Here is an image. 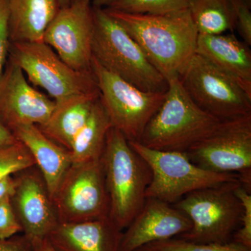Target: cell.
<instances>
[{
	"label": "cell",
	"instance_id": "cell-1",
	"mask_svg": "<svg viewBox=\"0 0 251 251\" xmlns=\"http://www.w3.org/2000/svg\"><path fill=\"white\" fill-rule=\"evenodd\" d=\"M105 10L134 39L149 62L167 80L179 77L196 53L199 33L188 8L163 15Z\"/></svg>",
	"mask_w": 251,
	"mask_h": 251
},
{
	"label": "cell",
	"instance_id": "cell-2",
	"mask_svg": "<svg viewBox=\"0 0 251 251\" xmlns=\"http://www.w3.org/2000/svg\"><path fill=\"white\" fill-rule=\"evenodd\" d=\"M101 161L110 204L109 217L123 231L145 204L152 173L121 132L113 127L107 135Z\"/></svg>",
	"mask_w": 251,
	"mask_h": 251
},
{
	"label": "cell",
	"instance_id": "cell-3",
	"mask_svg": "<svg viewBox=\"0 0 251 251\" xmlns=\"http://www.w3.org/2000/svg\"><path fill=\"white\" fill-rule=\"evenodd\" d=\"M167 81L164 100L145 127L139 143L159 151L185 153L221 121L193 101L178 77Z\"/></svg>",
	"mask_w": 251,
	"mask_h": 251
},
{
	"label": "cell",
	"instance_id": "cell-4",
	"mask_svg": "<svg viewBox=\"0 0 251 251\" xmlns=\"http://www.w3.org/2000/svg\"><path fill=\"white\" fill-rule=\"evenodd\" d=\"M92 11L94 59L104 69L140 90L166 92L168 81L149 62L143 50L121 25L103 8L92 6Z\"/></svg>",
	"mask_w": 251,
	"mask_h": 251
},
{
	"label": "cell",
	"instance_id": "cell-5",
	"mask_svg": "<svg viewBox=\"0 0 251 251\" xmlns=\"http://www.w3.org/2000/svg\"><path fill=\"white\" fill-rule=\"evenodd\" d=\"M241 182L239 179L193 191L173 204L192 223L191 229L177 238L201 244L232 242L243 212L235 193Z\"/></svg>",
	"mask_w": 251,
	"mask_h": 251
},
{
	"label": "cell",
	"instance_id": "cell-6",
	"mask_svg": "<svg viewBox=\"0 0 251 251\" xmlns=\"http://www.w3.org/2000/svg\"><path fill=\"white\" fill-rule=\"evenodd\" d=\"M135 152L148 163L152 173L146 198L174 204L188 193L240 179L234 173H214L190 161L185 153L164 151L128 142Z\"/></svg>",
	"mask_w": 251,
	"mask_h": 251
},
{
	"label": "cell",
	"instance_id": "cell-7",
	"mask_svg": "<svg viewBox=\"0 0 251 251\" xmlns=\"http://www.w3.org/2000/svg\"><path fill=\"white\" fill-rule=\"evenodd\" d=\"M9 58L34 85L45 90L56 103L99 92L93 72L75 70L44 41L11 43Z\"/></svg>",
	"mask_w": 251,
	"mask_h": 251
},
{
	"label": "cell",
	"instance_id": "cell-8",
	"mask_svg": "<svg viewBox=\"0 0 251 251\" xmlns=\"http://www.w3.org/2000/svg\"><path fill=\"white\" fill-rule=\"evenodd\" d=\"M193 102L220 121L251 114V95L234 79L195 53L178 77Z\"/></svg>",
	"mask_w": 251,
	"mask_h": 251
},
{
	"label": "cell",
	"instance_id": "cell-9",
	"mask_svg": "<svg viewBox=\"0 0 251 251\" xmlns=\"http://www.w3.org/2000/svg\"><path fill=\"white\" fill-rule=\"evenodd\" d=\"M185 154L203 169L239 175L243 186L251 191V114L220 122Z\"/></svg>",
	"mask_w": 251,
	"mask_h": 251
},
{
	"label": "cell",
	"instance_id": "cell-10",
	"mask_svg": "<svg viewBox=\"0 0 251 251\" xmlns=\"http://www.w3.org/2000/svg\"><path fill=\"white\" fill-rule=\"evenodd\" d=\"M92 71L112 127L128 142H140L145 127L164 100L166 92L140 90L104 69L93 56Z\"/></svg>",
	"mask_w": 251,
	"mask_h": 251
},
{
	"label": "cell",
	"instance_id": "cell-11",
	"mask_svg": "<svg viewBox=\"0 0 251 251\" xmlns=\"http://www.w3.org/2000/svg\"><path fill=\"white\" fill-rule=\"evenodd\" d=\"M52 201L59 223L109 216L110 204L101 159L72 164Z\"/></svg>",
	"mask_w": 251,
	"mask_h": 251
},
{
	"label": "cell",
	"instance_id": "cell-12",
	"mask_svg": "<svg viewBox=\"0 0 251 251\" xmlns=\"http://www.w3.org/2000/svg\"><path fill=\"white\" fill-rule=\"evenodd\" d=\"M94 29L92 3L74 0L67 7L59 9L43 41L72 69L92 72Z\"/></svg>",
	"mask_w": 251,
	"mask_h": 251
},
{
	"label": "cell",
	"instance_id": "cell-13",
	"mask_svg": "<svg viewBox=\"0 0 251 251\" xmlns=\"http://www.w3.org/2000/svg\"><path fill=\"white\" fill-rule=\"evenodd\" d=\"M11 202L23 235L34 247L49 238L59 221L44 177L36 166L16 173Z\"/></svg>",
	"mask_w": 251,
	"mask_h": 251
},
{
	"label": "cell",
	"instance_id": "cell-14",
	"mask_svg": "<svg viewBox=\"0 0 251 251\" xmlns=\"http://www.w3.org/2000/svg\"><path fill=\"white\" fill-rule=\"evenodd\" d=\"M56 102L36 90L28 82L24 72L8 59L0 78V120L10 130L24 125L45 123Z\"/></svg>",
	"mask_w": 251,
	"mask_h": 251
},
{
	"label": "cell",
	"instance_id": "cell-15",
	"mask_svg": "<svg viewBox=\"0 0 251 251\" xmlns=\"http://www.w3.org/2000/svg\"><path fill=\"white\" fill-rule=\"evenodd\" d=\"M191 227L189 218L173 204L148 198L122 233L120 251H133L151 243L179 237Z\"/></svg>",
	"mask_w": 251,
	"mask_h": 251
},
{
	"label": "cell",
	"instance_id": "cell-16",
	"mask_svg": "<svg viewBox=\"0 0 251 251\" xmlns=\"http://www.w3.org/2000/svg\"><path fill=\"white\" fill-rule=\"evenodd\" d=\"M123 231L109 216L76 223H59L49 241L57 251H120Z\"/></svg>",
	"mask_w": 251,
	"mask_h": 251
},
{
	"label": "cell",
	"instance_id": "cell-17",
	"mask_svg": "<svg viewBox=\"0 0 251 251\" xmlns=\"http://www.w3.org/2000/svg\"><path fill=\"white\" fill-rule=\"evenodd\" d=\"M196 53L226 73L251 95L250 46L233 33L198 34Z\"/></svg>",
	"mask_w": 251,
	"mask_h": 251
},
{
	"label": "cell",
	"instance_id": "cell-18",
	"mask_svg": "<svg viewBox=\"0 0 251 251\" xmlns=\"http://www.w3.org/2000/svg\"><path fill=\"white\" fill-rule=\"evenodd\" d=\"M11 132L34 158L52 199L72 165L70 151L48 138L36 125L21 126Z\"/></svg>",
	"mask_w": 251,
	"mask_h": 251
},
{
	"label": "cell",
	"instance_id": "cell-19",
	"mask_svg": "<svg viewBox=\"0 0 251 251\" xmlns=\"http://www.w3.org/2000/svg\"><path fill=\"white\" fill-rule=\"evenodd\" d=\"M10 42H40L58 12L57 0H6Z\"/></svg>",
	"mask_w": 251,
	"mask_h": 251
},
{
	"label": "cell",
	"instance_id": "cell-20",
	"mask_svg": "<svg viewBox=\"0 0 251 251\" xmlns=\"http://www.w3.org/2000/svg\"><path fill=\"white\" fill-rule=\"evenodd\" d=\"M100 93L79 95L56 103L49 120L37 126L51 140L70 151L73 141L88 120Z\"/></svg>",
	"mask_w": 251,
	"mask_h": 251
},
{
	"label": "cell",
	"instance_id": "cell-21",
	"mask_svg": "<svg viewBox=\"0 0 251 251\" xmlns=\"http://www.w3.org/2000/svg\"><path fill=\"white\" fill-rule=\"evenodd\" d=\"M111 122L100 100L94 104L88 120L73 141L70 150L72 164L101 159Z\"/></svg>",
	"mask_w": 251,
	"mask_h": 251
},
{
	"label": "cell",
	"instance_id": "cell-22",
	"mask_svg": "<svg viewBox=\"0 0 251 251\" xmlns=\"http://www.w3.org/2000/svg\"><path fill=\"white\" fill-rule=\"evenodd\" d=\"M188 10L199 34L214 35L235 30L230 0H190Z\"/></svg>",
	"mask_w": 251,
	"mask_h": 251
},
{
	"label": "cell",
	"instance_id": "cell-23",
	"mask_svg": "<svg viewBox=\"0 0 251 251\" xmlns=\"http://www.w3.org/2000/svg\"><path fill=\"white\" fill-rule=\"evenodd\" d=\"M190 0H117L110 9L133 14L163 15L188 9Z\"/></svg>",
	"mask_w": 251,
	"mask_h": 251
},
{
	"label": "cell",
	"instance_id": "cell-24",
	"mask_svg": "<svg viewBox=\"0 0 251 251\" xmlns=\"http://www.w3.org/2000/svg\"><path fill=\"white\" fill-rule=\"evenodd\" d=\"M34 166V158L19 140L0 147V180Z\"/></svg>",
	"mask_w": 251,
	"mask_h": 251
},
{
	"label": "cell",
	"instance_id": "cell-25",
	"mask_svg": "<svg viewBox=\"0 0 251 251\" xmlns=\"http://www.w3.org/2000/svg\"><path fill=\"white\" fill-rule=\"evenodd\" d=\"M148 245L157 251H251V249L232 241L226 244H201L177 237Z\"/></svg>",
	"mask_w": 251,
	"mask_h": 251
},
{
	"label": "cell",
	"instance_id": "cell-26",
	"mask_svg": "<svg viewBox=\"0 0 251 251\" xmlns=\"http://www.w3.org/2000/svg\"><path fill=\"white\" fill-rule=\"evenodd\" d=\"M235 193L242 203L243 212L241 217L240 226L234 232L232 241L251 249V191L244 187L241 182L236 188Z\"/></svg>",
	"mask_w": 251,
	"mask_h": 251
},
{
	"label": "cell",
	"instance_id": "cell-27",
	"mask_svg": "<svg viewBox=\"0 0 251 251\" xmlns=\"http://www.w3.org/2000/svg\"><path fill=\"white\" fill-rule=\"evenodd\" d=\"M22 231L13 209L11 198H6L0 202V239H9Z\"/></svg>",
	"mask_w": 251,
	"mask_h": 251
},
{
	"label": "cell",
	"instance_id": "cell-28",
	"mask_svg": "<svg viewBox=\"0 0 251 251\" xmlns=\"http://www.w3.org/2000/svg\"><path fill=\"white\" fill-rule=\"evenodd\" d=\"M233 8L235 29L242 41L251 46V6L242 0H230Z\"/></svg>",
	"mask_w": 251,
	"mask_h": 251
},
{
	"label": "cell",
	"instance_id": "cell-29",
	"mask_svg": "<svg viewBox=\"0 0 251 251\" xmlns=\"http://www.w3.org/2000/svg\"><path fill=\"white\" fill-rule=\"evenodd\" d=\"M10 44L7 1L0 0V78L9 59Z\"/></svg>",
	"mask_w": 251,
	"mask_h": 251
},
{
	"label": "cell",
	"instance_id": "cell-30",
	"mask_svg": "<svg viewBox=\"0 0 251 251\" xmlns=\"http://www.w3.org/2000/svg\"><path fill=\"white\" fill-rule=\"evenodd\" d=\"M0 251H35L34 247L24 235L14 236L7 239H0Z\"/></svg>",
	"mask_w": 251,
	"mask_h": 251
},
{
	"label": "cell",
	"instance_id": "cell-31",
	"mask_svg": "<svg viewBox=\"0 0 251 251\" xmlns=\"http://www.w3.org/2000/svg\"><path fill=\"white\" fill-rule=\"evenodd\" d=\"M17 178L13 175L0 180V202L6 198H11L16 192Z\"/></svg>",
	"mask_w": 251,
	"mask_h": 251
},
{
	"label": "cell",
	"instance_id": "cell-32",
	"mask_svg": "<svg viewBox=\"0 0 251 251\" xmlns=\"http://www.w3.org/2000/svg\"><path fill=\"white\" fill-rule=\"evenodd\" d=\"M18 141L16 137L0 120V147L11 145Z\"/></svg>",
	"mask_w": 251,
	"mask_h": 251
},
{
	"label": "cell",
	"instance_id": "cell-33",
	"mask_svg": "<svg viewBox=\"0 0 251 251\" xmlns=\"http://www.w3.org/2000/svg\"><path fill=\"white\" fill-rule=\"evenodd\" d=\"M35 251H57L54 249L53 247L51 245L49 239H46L44 242L41 243L37 247H34Z\"/></svg>",
	"mask_w": 251,
	"mask_h": 251
},
{
	"label": "cell",
	"instance_id": "cell-34",
	"mask_svg": "<svg viewBox=\"0 0 251 251\" xmlns=\"http://www.w3.org/2000/svg\"><path fill=\"white\" fill-rule=\"evenodd\" d=\"M117 0H92V5L99 8H107Z\"/></svg>",
	"mask_w": 251,
	"mask_h": 251
},
{
	"label": "cell",
	"instance_id": "cell-35",
	"mask_svg": "<svg viewBox=\"0 0 251 251\" xmlns=\"http://www.w3.org/2000/svg\"><path fill=\"white\" fill-rule=\"evenodd\" d=\"M57 1L58 3L59 8L62 9V8L67 7L72 4V0H57Z\"/></svg>",
	"mask_w": 251,
	"mask_h": 251
},
{
	"label": "cell",
	"instance_id": "cell-36",
	"mask_svg": "<svg viewBox=\"0 0 251 251\" xmlns=\"http://www.w3.org/2000/svg\"><path fill=\"white\" fill-rule=\"evenodd\" d=\"M133 251H157L153 249V248L150 247L149 245L144 246V247L139 248V249H136V250Z\"/></svg>",
	"mask_w": 251,
	"mask_h": 251
},
{
	"label": "cell",
	"instance_id": "cell-37",
	"mask_svg": "<svg viewBox=\"0 0 251 251\" xmlns=\"http://www.w3.org/2000/svg\"><path fill=\"white\" fill-rule=\"evenodd\" d=\"M242 1L251 6V0H242Z\"/></svg>",
	"mask_w": 251,
	"mask_h": 251
},
{
	"label": "cell",
	"instance_id": "cell-38",
	"mask_svg": "<svg viewBox=\"0 0 251 251\" xmlns=\"http://www.w3.org/2000/svg\"><path fill=\"white\" fill-rule=\"evenodd\" d=\"M72 1H74V0H72ZM82 1H89V2L92 3V0H82Z\"/></svg>",
	"mask_w": 251,
	"mask_h": 251
}]
</instances>
